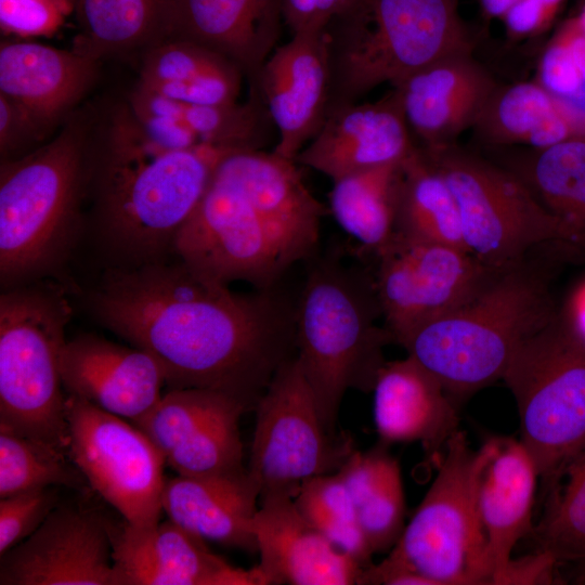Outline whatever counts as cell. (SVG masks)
<instances>
[{
	"mask_svg": "<svg viewBox=\"0 0 585 585\" xmlns=\"http://www.w3.org/2000/svg\"><path fill=\"white\" fill-rule=\"evenodd\" d=\"M91 306L108 329L158 361L170 389L218 390L248 411L296 355L295 306L271 288L232 291L180 259L109 270Z\"/></svg>",
	"mask_w": 585,
	"mask_h": 585,
	"instance_id": "1",
	"label": "cell"
},
{
	"mask_svg": "<svg viewBox=\"0 0 585 585\" xmlns=\"http://www.w3.org/2000/svg\"><path fill=\"white\" fill-rule=\"evenodd\" d=\"M92 177L104 232L139 262L158 259L191 217L219 162L233 150L166 147L154 141L127 101L92 131Z\"/></svg>",
	"mask_w": 585,
	"mask_h": 585,
	"instance_id": "2",
	"label": "cell"
},
{
	"mask_svg": "<svg viewBox=\"0 0 585 585\" xmlns=\"http://www.w3.org/2000/svg\"><path fill=\"white\" fill-rule=\"evenodd\" d=\"M528 258L495 270L468 299L400 343L458 404L503 379L518 348L556 316L551 274Z\"/></svg>",
	"mask_w": 585,
	"mask_h": 585,
	"instance_id": "3",
	"label": "cell"
},
{
	"mask_svg": "<svg viewBox=\"0 0 585 585\" xmlns=\"http://www.w3.org/2000/svg\"><path fill=\"white\" fill-rule=\"evenodd\" d=\"M93 121L72 115L48 143L0 167V275L37 280L67 257L92 177Z\"/></svg>",
	"mask_w": 585,
	"mask_h": 585,
	"instance_id": "4",
	"label": "cell"
},
{
	"mask_svg": "<svg viewBox=\"0 0 585 585\" xmlns=\"http://www.w3.org/2000/svg\"><path fill=\"white\" fill-rule=\"evenodd\" d=\"M379 317L373 277L334 259L308 274L295 306L296 358L332 433L346 392L373 391L387 362L384 348L393 339Z\"/></svg>",
	"mask_w": 585,
	"mask_h": 585,
	"instance_id": "5",
	"label": "cell"
},
{
	"mask_svg": "<svg viewBox=\"0 0 585 585\" xmlns=\"http://www.w3.org/2000/svg\"><path fill=\"white\" fill-rule=\"evenodd\" d=\"M326 31L332 68L328 112L473 48L458 0H356Z\"/></svg>",
	"mask_w": 585,
	"mask_h": 585,
	"instance_id": "6",
	"label": "cell"
},
{
	"mask_svg": "<svg viewBox=\"0 0 585 585\" xmlns=\"http://www.w3.org/2000/svg\"><path fill=\"white\" fill-rule=\"evenodd\" d=\"M72 308L55 285L0 297V430L68 451L61 353Z\"/></svg>",
	"mask_w": 585,
	"mask_h": 585,
	"instance_id": "7",
	"label": "cell"
},
{
	"mask_svg": "<svg viewBox=\"0 0 585 585\" xmlns=\"http://www.w3.org/2000/svg\"><path fill=\"white\" fill-rule=\"evenodd\" d=\"M483 451L456 431L438 460L437 476L399 541L384 560L428 585L493 584L477 506Z\"/></svg>",
	"mask_w": 585,
	"mask_h": 585,
	"instance_id": "8",
	"label": "cell"
},
{
	"mask_svg": "<svg viewBox=\"0 0 585 585\" xmlns=\"http://www.w3.org/2000/svg\"><path fill=\"white\" fill-rule=\"evenodd\" d=\"M422 150L456 199L466 249L486 266L517 264L546 245L576 244L569 229L500 164L457 143Z\"/></svg>",
	"mask_w": 585,
	"mask_h": 585,
	"instance_id": "9",
	"label": "cell"
},
{
	"mask_svg": "<svg viewBox=\"0 0 585 585\" xmlns=\"http://www.w3.org/2000/svg\"><path fill=\"white\" fill-rule=\"evenodd\" d=\"M503 380L517 404L520 441L549 485L585 441V344L554 318L518 348Z\"/></svg>",
	"mask_w": 585,
	"mask_h": 585,
	"instance_id": "10",
	"label": "cell"
},
{
	"mask_svg": "<svg viewBox=\"0 0 585 585\" xmlns=\"http://www.w3.org/2000/svg\"><path fill=\"white\" fill-rule=\"evenodd\" d=\"M253 411L247 469L260 498H295L306 481L337 472L355 451L350 439L324 426L296 355L278 368Z\"/></svg>",
	"mask_w": 585,
	"mask_h": 585,
	"instance_id": "11",
	"label": "cell"
},
{
	"mask_svg": "<svg viewBox=\"0 0 585 585\" xmlns=\"http://www.w3.org/2000/svg\"><path fill=\"white\" fill-rule=\"evenodd\" d=\"M180 260L229 285L248 282L271 288L283 272L303 259L230 183L213 176L195 210L177 233Z\"/></svg>",
	"mask_w": 585,
	"mask_h": 585,
	"instance_id": "12",
	"label": "cell"
},
{
	"mask_svg": "<svg viewBox=\"0 0 585 585\" xmlns=\"http://www.w3.org/2000/svg\"><path fill=\"white\" fill-rule=\"evenodd\" d=\"M68 453L90 485L135 526L159 523L165 457L125 418L68 394Z\"/></svg>",
	"mask_w": 585,
	"mask_h": 585,
	"instance_id": "13",
	"label": "cell"
},
{
	"mask_svg": "<svg viewBox=\"0 0 585 585\" xmlns=\"http://www.w3.org/2000/svg\"><path fill=\"white\" fill-rule=\"evenodd\" d=\"M374 255L373 282L384 326L398 344L419 326L459 306L497 270L463 248L396 233Z\"/></svg>",
	"mask_w": 585,
	"mask_h": 585,
	"instance_id": "14",
	"label": "cell"
},
{
	"mask_svg": "<svg viewBox=\"0 0 585 585\" xmlns=\"http://www.w3.org/2000/svg\"><path fill=\"white\" fill-rule=\"evenodd\" d=\"M246 412L245 404L227 393L174 388L130 422L147 435L177 474H232L247 470L239 432Z\"/></svg>",
	"mask_w": 585,
	"mask_h": 585,
	"instance_id": "15",
	"label": "cell"
},
{
	"mask_svg": "<svg viewBox=\"0 0 585 585\" xmlns=\"http://www.w3.org/2000/svg\"><path fill=\"white\" fill-rule=\"evenodd\" d=\"M0 557L1 585H114L112 528L74 507L55 506Z\"/></svg>",
	"mask_w": 585,
	"mask_h": 585,
	"instance_id": "16",
	"label": "cell"
},
{
	"mask_svg": "<svg viewBox=\"0 0 585 585\" xmlns=\"http://www.w3.org/2000/svg\"><path fill=\"white\" fill-rule=\"evenodd\" d=\"M330 84L326 28L292 34L272 52L249 86L258 91L277 130L274 153L296 161L326 119Z\"/></svg>",
	"mask_w": 585,
	"mask_h": 585,
	"instance_id": "17",
	"label": "cell"
},
{
	"mask_svg": "<svg viewBox=\"0 0 585 585\" xmlns=\"http://www.w3.org/2000/svg\"><path fill=\"white\" fill-rule=\"evenodd\" d=\"M114 585H269L259 564L237 568L171 520L112 529Z\"/></svg>",
	"mask_w": 585,
	"mask_h": 585,
	"instance_id": "18",
	"label": "cell"
},
{
	"mask_svg": "<svg viewBox=\"0 0 585 585\" xmlns=\"http://www.w3.org/2000/svg\"><path fill=\"white\" fill-rule=\"evenodd\" d=\"M472 56L458 53L431 63L392 86L417 146L441 148L473 128L497 87Z\"/></svg>",
	"mask_w": 585,
	"mask_h": 585,
	"instance_id": "19",
	"label": "cell"
},
{
	"mask_svg": "<svg viewBox=\"0 0 585 585\" xmlns=\"http://www.w3.org/2000/svg\"><path fill=\"white\" fill-rule=\"evenodd\" d=\"M416 147L394 89L375 102L351 103L328 112L296 162L333 181L403 161Z\"/></svg>",
	"mask_w": 585,
	"mask_h": 585,
	"instance_id": "20",
	"label": "cell"
},
{
	"mask_svg": "<svg viewBox=\"0 0 585 585\" xmlns=\"http://www.w3.org/2000/svg\"><path fill=\"white\" fill-rule=\"evenodd\" d=\"M61 377L68 394L130 421L155 406L166 384L165 372L151 353L91 334L66 341Z\"/></svg>",
	"mask_w": 585,
	"mask_h": 585,
	"instance_id": "21",
	"label": "cell"
},
{
	"mask_svg": "<svg viewBox=\"0 0 585 585\" xmlns=\"http://www.w3.org/2000/svg\"><path fill=\"white\" fill-rule=\"evenodd\" d=\"M481 448L476 495L493 585H509L514 548L534 530L532 515L540 473L520 440L494 435Z\"/></svg>",
	"mask_w": 585,
	"mask_h": 585,
	"instance_id": "22",
	"label": "cell"
},
{
	"mask_svg": "<svg viewBox=\"0 0 585 585\" xmlns=\"http://www.w3.org/2000/svg\"><path fill=\"white\" fill-rule=\"evenodd\" d=\"M253 532L269 585L358 584L363 568L336 548L298 510L294 498H260Z\"/></svg>",
	"mask_w": 585,
	"mask_h": 585,
	"instance_id": "23",
	"label": "cell"
},
{
	"mask_svg": "<svg viewBox=\"0 0 585 585\" xmlns=\"http://www.w3.org/2000/svg\"><path fill=\"white\" fill-rule=\"evenodd\" d=\"M295 160L262 150L226 155L214 174L236 188L303 258L316 247L323 217L329 213L308 188Z\"/></svg>",
	"mask_w": 585,
	"mask_h": 585,
	"instance_id": "24",
	"label": "cell"
},
{
	"mask_svg": "<svg viewBox=\"0 0 585 585\" xmlns=\"http://www.w3.org/2000/svg\"><path fill=\"white\" fill-rule=\"evenodd\" d=\"M100 60L76 50L5 40L0 44V94L47 129L72 115L99 73Z\"/></svg>",
	"mask_w": 585,
	"mask_h": 585,
	"instance_id": "25",
	"label": "cell"
},
{
	"mask_svg": "<svg viewBox=\"0 0 585 585\" xmlns=\"http://www.w3.org/2000/svg\"><path fill=\"white\" fill-rule=\"evenodd\" d=\"M374 420L380 443L419 442L440 455L458 431V403L411 356L386 362L374 389Z\"/></svg>",
	"mask_w": 585,
	"mask_h": 585,
	"instance_id": "26",
	"label": "cell"
},
{
	"mask_svg": "<svg viewBox=\"0 0 585 585\" xmlns=\"http://www.w3.org/2000/svg\"><path fill=\"white\" fill-rule=\"evenodd\" d=\"M282 21L283 0H173L171 38L221 53L250 83L272 54Z\"/></svg>",
	"mask_w": 585,
	"mask_h": 585,
	"instance_id": "27",
	"label": "cell"
},
{
	"mask_svg": "<svg viewBox=\"0 0 585 585\" xmlns=\"http://www.w3.org/2000/svg\"><path fill=\"white\" fill-rule=\"evenodd\" d=\"M259 498V484L248 469L232 474H177L165 481L162 511L205 541L256 552Z\"/></svg>",
	"mask_w": 585,
	"mask_h": 585,
	"instance_id": "28",
	"label": "cell"
},
{
	"mask_svg": "<svg viewBox=\"0 0 585 585\" xmlns=\"http://www.w3.org/2000/svg\"><path fill=\"white\" fill-rule=\"evenodd\" d=\"M244 74L230 58L197 42L169 38L143 52L138 84L176 101L237 102Z\"/></svg>",
	"mask_w": 585,
	"mask_h": 585,
	"instance_id": "29",
	"label": "cell"
},
{
	"mask_svg": "<svg viewBox=\"0 0 585 585\" xmlns=\"http://www.w3.org/2000/svg\"><path fill=\"white\" fill-rule=\"evenodd\" d=\"M472 129L496 151L543 148L577 135L563 106L537 81L497 84Z\"/></svg>",
	"mask_w": 585,
	"mask_h": 585,
	"instance_id": "30",
	"label": "cell"
},
{
	"mask_svg": "<svg viewBox=\"0 0 585 585\" xmlns=\"http://www.w3.org/2000/svg\"><path fill=\"white\" fill-rule=\"evenodd\" d=\"M497 151L506 153L496 162L514 172L585 249V136L543 148Z\"/></svg>",
	"mask_w": 585,
	"mask_h": 585,
	"instance_id": "31",
	"label": "cell"
},
{
	"mask_svg": "<svg viewBox=\"0 0 585 585\" xmlns=\"http://www.w3.org/2000/svg\"><path fill=\"white\" fill-rule=\"evenodd\" d=\"M75 12V49L100 61L172 37L173 0H77Z\"/></svg>",
	"mask_w": 585,
	"mask_h": 585,
	"instance_id": "32",
	"label": "cell"
},
{
	"mask_svg": "<svg viewBox=\"0 0 585 585\" xmlns=\"http://www.w3.org/2000/svg\"><path fill=\"white\" fill-rule=\"evenodd\" d=\"M386 447L380 443L365 453L354 451L336 472L354 503L374 554L390 551L405 528L401 467Z\"/></svg>",
	"mask_w": 585,
	"mask_h": 585,
	"instance_id": "33",
	"label": "cell"
},
{
	"mask_svg": "<svg viewBox=\"0 0 585 585\" xmlns=\"http://www.w3.org/2000/svg\"><path fill=\"white\" fill-rule=\"evenodd\" d=\"M395 233L467 250L456 199L442 173L417 145L401 165Z\"/></svg>",
	"mask_w": 585,
	"mask_h": 585,
	"instance_id": "34",
	"label": "cell"
},
{
	"mask_svg": "<svg viewBox=\"0 0 585 585\" xmlns=\"http://www.w3.org/2000/svg\"><path fill=\"white\" fill-rule=\"evenodd\" d=\"M401 162L333 181L329 213L362 248L376 253L395 233Z\"/></svg>",
	"mask_w": 585,
	"mask_h": 585,
	"instance_id": "35",
	"label": "cell"
},
{
	"mask_svg": "<svg viewBox=\"0 0 585 585\" xmlns=\"http://www.w3.org/2000/svg\"><path fill=\"white\" fill-rule=\"evenodd\" d=\"M535 529L540 550L557 563L585 561V441L567 458Z\"/></svg>",
	"mask_w": 585,
	"mask_h": 585,
	"instance_id": "36",
	"label": "cell"
},
{
	"mask_svg": "<svg viewBox=\"0 0 585 585\" xmlns=\"http://www.w3.org/2000/svg\"><path fill=\"white\" fill-rule=\"evenodd\" d=\"M295 505L301 515L336 548L363 569L374 555L360 526L354 503L338 474H323L306 481Z\"/></svg>",
	"mask_w": 585,
	"mask_h": 585,
	"instance_id": "37",
	"label": "cell"
},
{
	"mask_svg": "<svg viewBox=\"0 0 585 585\" xmlns=\"http://www.w3.org/2000/svg\"><path fill=\"white\" fill-rule=\"evenodd\" d=\"M67 450L0 430V498L39 487L74 486L78 468Z\"/></svg>",
	"mask_w": 585,
	"mask_h": 585,
	"instance_id": "38",
	"label": "cell"
},
{
	"mask_svg": "<svg viewBox=\"0 0 585 585\" xmlns=\"http://www.w3.org/2000/svg\"><path fill=\"white\" fill-rule=\"evenodd\" d=\"M537 82L563 106L576 134L585 136V31L576 16L566 21L545 47Z\"/></svg>",
	"mask_w": 585,
	"mask_h": 585,
	"instance_id": "39",
	"label": "cell"
},
{
	"mask_svg": "<svg viewBox=\"0 0 585 585\" xmlns=\"http://www.w3.org/2000/svg\"><path fill=\"white\" fill-rule=\"evenodd\" d=\"M74 11L73 0H0L1 32L18 39L49 37Z\"/></svg>",
	"mask_w": 585,
	"mask_h": 585,
	"instance_id": "40",
	"label": "cell"
},
{
	"mask_svg": "<svg viewBox=\"0 0 585 585\" xmlns=\"http://www.w3.org/2000/svg\"><path fill=\"white\" fill-rule=\"evenodd\" d=\"M52 486L15 493L0 499V556L28 537L56 506Z\"/></svg>",
	"mask_w": 585,
	"mask_h": 585,
	"instance_id": "41",
	"label": "cell"
},
{
	"mask_svg": "<svg viewBox=\"0 0 585 585\" xmlns=\"http://www.w3.org/2000/svg\"><path fill=\"white\" fill-rule=\"evenodd\" d=\"M48 130L26 109L0 94L1 161L22 156V152L40 142Z\"/></svg>",
	"mask_w": 585,
	"mask_h": 585,
	"instance_id": "42",
	"label": "cell"
},
{
	"mask_svg": "<svg viewBox=\"0 0 585 585\" xmlns=\"http://www.w3.org/2000/svg\"><path fill=\"white\" fill-rule=\"evenodd\" d=\"M356 0H283V20L292 34L325 29Z\"/></svg>",
	"mask_w": 585,
	"mask_h": 585,
	"instance_id": "43",
	"label": "cell"
},
{
	"mask_svg": "<svg viewBox=\"0 0 585 585\" xmlns=\"http://www.w3.org/2000/svg\"><path fill=\"white\" fill-rule=\"evenodd\" d=\"M556 321L585 344V269L567 285L557 299Z\"/></svg>",
	"mask_w": 585,
	"mask_h": 585,
	"instance_id": "44",
	"label": "cell"
},
{
	"mask_svg": "<svg viewBox=\"0 0 585 585\" xmlns=\"http://www.w3.org/2000/svg\"><path fill=\"white\" fill-rule=\"evenodd\" d=\"M482 14L487 18H502L519 0H479Z\"/></svg>",
	"mask_w": 585,
	"mask_h": 585,
	"instance_id": "45",
	"label": "cell"
},
{
	"mask_svg": "<svg viewBox=\"0 0 585 585\" xmlns=\"http://www.w3.org/2000/svg\"><path fill=\"white\" fill-rule=\"evenodd\" d=\"M577 21H578V24L580 26L582 27V29L585 31V5L583 6L582 11L580 12V14L576 16Z\"/></svg>",
	"mask_w": 585,
	"mask_h": 585,
	"instance_id": "46",
	"label": "cell"
},
{
	"mask_svg": "<svg viewBox=\"0 0 585 585\" xmlns=\"http://www.w3.org/2000/svg\"><path fill=\"white\" fill-rule=\"evenodd\" d=\"M73 1H74V2H75V4H76V1H77V0H73Z\"/></svg>",
	"mask_w": 585,
	"mask_h": 585,
	"instance_id": "47",
	"label": "cell"
}]
</instances>
